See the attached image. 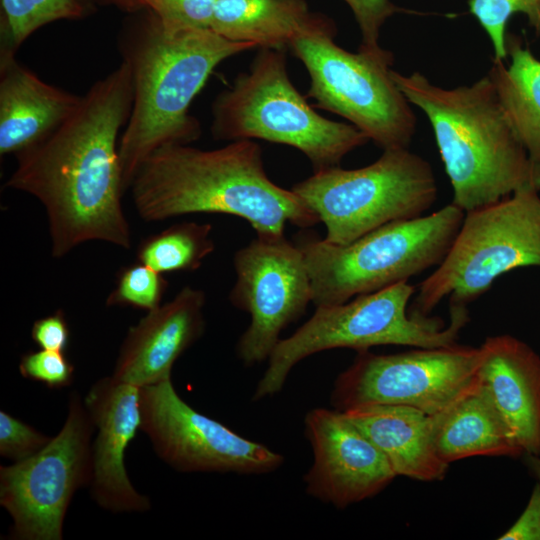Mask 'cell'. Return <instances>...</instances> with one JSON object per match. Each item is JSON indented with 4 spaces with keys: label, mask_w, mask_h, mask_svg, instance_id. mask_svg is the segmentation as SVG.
I'll use <instances>...</instances> for the list:
<instances>
[{
    "label": "cell",
    "mask_w": 540,
    "mask_h": 540,
    "mask_svg": "<svg viewBox=\"0 0 540 540\" xmlns=\"http://www.w3.org/2000/svg\"><path fill=\"white\" fill-rule=\"evenodd\" d=\"M145 221L218 213L246 220L259 237L283 236L287 223L308 228L318 216L291 189L267 176L262 149L253 140L202 150L168 145L139 167L130 186Z\"/></svg>",
    "instance_id": "obj_2"
},
{
    "label": "cell",
    "mask_w": 540,
    "mask_h": 540,
    "mask_svg": "<svg viewBox=\"0 0 540 540\" xmlns=\"http://www.w3.org/2000/svg\"><path fill=\"white\" fill-rule=\"evenodd\" d=\"M210 29L229 41L282 50L303 35L337 32L306 0H215Z\"/></svg>",
    "instance_id": "obj_21"
},
{
    "label": "cell",
    "mask_w": 540,
    "mask_h": 540,
    "mask_svg": "<svg viewBox=\"0 0 540 540\" xmlns=\"http://www.w3.org/2000/svg\"><path fill=\"white\" fill-rule=\"evenodd\" d=\"M335 380L330 402L346 411L366 405H405L430 416L478 382L481 348L459 344L380 355L357 351Z\"/></svg>",
    "instance_id": "obj_12"
},
{
    "label": "cell",
    "mask_w": 540,
    "mask_h": 540,
    "mask_svg": "<svg viewBox=\"0 0 540 540\" xmlns=\"http://www.w3.org/2000/svg\"><path fill=\"white\" fill-rule=\"evenodd\" d=\"M140 410V430L177 471L265 474L284 462L281 454L196 411L171 379L141 387Z\"/></svg>",
    "instance_id": "obj_13"
},
{
    "label": "cell",
    "mask_w": 540,
    "mask_h": 540,
    "mask_svg": "<svg viewBox=\"0 0 540 540\" xmlns=\"http://www.w3.org/2000/svg\"><path fill=\"white\" fill-rule=\"evenodd\" d=\"M167 287L168 282L163 274L138 261L120 270L106 305L133 307L150 312L162 305Z\"/></svg>",
    "instance_id": "obj_27"
},
{
    "label": "cell",
    "mask_w": 540,
    "mask_h": 540,
    "mask_svg": "<svg viewBox=\"0 0 540 540\" xmlns=\"http://www.w3.org/2000/svg\"><path fill=\"white\" fill-rule=\"evenodd\" d=\"M211 230L212 226L207 223L171 225L140 242L137 260L161 274L195 271L215 248Z\"/></svg>",
    "instance_id": "obj_24"
},
{
    "label": "cell",
    "mask_w": 540,
    "mask_h": 540,
    "mask_svg": "<svg viewBox=\"0 0 540 540\" xmlns=\"http://www.w3.org/2000/svg\"><path fill=\"white\" fill-rule=\"evenodd\" d=\"M83 401L97 429L91 452L92 499L113 513L150 510V499L134 488L125 467L126 449L141 429L140 387L106 376L91 386Z\"/></svg>",
    "instance_id": "obj_16"
},
{
    "label": "cell",
    "mask_w": 540,
    "mask_h": 540,
    "mask_svg": "<svg viewBox=\"0 0 540 540\" xmlns=\"http://www.w3.org/2000/svg\"><path fill=\"white\" fill-rule=\"evenodd\" d=\"M304 423L314 455L304 476L310 496L345 508L377 495L397 477L384 454L343 411L314 408Z\"/></svg>",
    "instance_id": "obj_15"
},
{
    "label": "cell",
    "mask_w": 540,
    "mask_h": 540,
    "mask_svg": "<svg viewBox=\"0 0 540 540\" xmlns=\"http://www.w3.org/2000/svg\"><path fill=\"white\" fill-rule=\"evenodd\" d=\"M464 215L451 202L431 214L385 224L345 245L304 239L297 245L309 273L312 302L316 307L344 303L437 267Z\"/></svg>",
    "instance_id": "obj_7"
},
{
    "label": "cell",
    "mask_w": 540,
    "mask_h": 540,
    "mask_svg": "<svg viewBox=\"0 0 540 540\" xmlns=\"http://www.w3.org/2000/svg\"><path fill=\"white\" fill-rule=\"evenodd\" d=\"M499 540H540V484L537 482L519 518Z\"/></svg>",
    "instance_id": "obj_33"
},
{
    "label": "cell",
    "mask_w": 540,
    "mask_h": 540,
    "mask_svg": "<svg viewBox=\"0 0 540 540\" xmlns=\"http://www.w3.org/2000/svg\"><path fill=\"white\" fill-rule=\"evenodd\" d=\"M524 461L531 474L535 477L540 484V453L538 454H524Z\"/></svg>",
    "instance_id": "obj_35"
},
{
    "label": "cell",
    "mask_w": 540,
    "mask_h": 540,
    "mask_svg": "<svg viewBox=\"0 0 540 540\" xmlns=\"http://www.w3.org/2000/svg\"><path fill=\"white\" fill-rule=\"evenodd\" d=\"M0 59L15 57L24 41L44 25L83 18L86 0H1Z\"/></svg>",
    "instance_id": "obj_25"
},
{
    "label": "cell",
    "mask_w": 540,
    "mask_h": 540,
    "mask_svg": "<svg viewBox=\"0 0 540 540\" xmlns=\"http://www.w3.org/2000/svg\"><path fill=\"white\" fill-rule=\"evenodd\" d=\"M392 78L433 129L452 203L468 212L517 191L540 192V163L515 135L488 75L472 84L443 88L420 72Z\"/></svg>",
    "instance_id": "obj_4"
},
{
    "label": "cell",
    "mask_w": 540,
    "mask_h": 540,
    "mask_svg": "<svg viewBox=\"0 0 540 540\" xmlns=\"http://www.w3.org/2000/svg\"><path fill=\"white\" fill-rule=\"evenodd\" d=\"M104 3L113 5L120 10L129 13H136L140 11L150 10L152 6V0H101Z\"/></svg>",
    "instance_id": "obj_34"
},
{
    "label": "cell",
    "mask_w": 540,
    "mask_h": 540,
    "mask_svg": "<svg viewBox=\"0 0 540 540\" xmlns=\"http://www.w3.org/2000/svg\"><path fill=\"white\" fill-rule=\"evenodd\" d=\"M202 290L183 287L169 302L130 327L112 376L137 387L171 379L175 361L204 333Z\"/></svg>",
    "instance_id": "obj_17"
},
{
    "label": "cell",
    "mask_w": 540,
    "mask_h": 540,
    "mask_svg": "<svg viewBox=\"0 0 540 540\" xmlns=\"http://www.w3.org/2000/svg\"><path fill=\"white\" fill-rule=\"evenodd\" d=\"M469 12L489 37L494 58L507 60V24L522 14L537 37H540V0H468Z\"/></svg>",
    "instance_id": "obj_26"
},
{
    "label": "cell",
    "mask_w": 540,
    "mask_h": 540,
    "mask_svg": "<svg viewBox=\"0 0 540 540\" xmlns=\"http://www.w3.org/2000/svg\"><path fill=\"white\" fill-rule=\"evenodd\" d=\"M507 59L493 58L487 75L515 135L540 163V58L515 34H507Z\"/></svg>",
    "instance_id": "obj_23"
},
{
    "label": "cell",
    "mask_w": 540,
    "mask_h": 540,
    "mask_svg": "<svg viewBox=\"0 0 540 540\" xmlns=\"http://www.w3.org/2000/svg\"><path fill=\"white\" fill-rule=\"evenodd\" d=\"M524 189L465 212L441 263L423 280L408 311L428 316L445 298L467 307L502 275L521 267L540 268V195Z\"/></svg>",
    "instance_id": "obj_8"
},
{
    "label": "cell",
    "mask_w": 540,
    "mask_h": 540,
    "mask_svg": "<svg viewBox=\"0 0 540 540\" xmlns=\"http://www.w3.org/2000/svg\"><path fill=\"white\" fill-rule=\"evenodd\" d=\"M50 437L29 424L0 411V455L13 462L27 459L41 450Z\"/></svg>",
    "instance_id": "obj_30"
},
{
    "label": "cell",
    "mask_w": 540,
    "mask_h": 540,
    "mask_svg": "<svg viewBox=\"0 0 540 540\" xmlns=\"http://www.w3.org/2000/svg\"><path fill=\"white\" fill-rule=\"evenodd\" d=\"M414 294V286L404 281L344 303L316 307L307 322L291 336L280 339L268 358L253 400L278 393L298 362L324 350L361 351L379 345L436 348L456 344L469 321L468 309L449 307L448 324L438 316H412L408 308Z\"/></svg>",
    "instance_id": "obj_6"
},
{
    "label": "cell",
    "mask_w": 540,
    "mask_h": 540,
    "mask_svg": "<svg viewBox=\"0 0 540 540\" xmlns=\"http://www.w3.org/2000/svg\"><path fill=\"white\" fill-rule=\"evenodd\" d=\"M291 190L324 223V239L336 245L424 215L438 192L430 163L408 148L383 150L375 162L358 169L315 171Z\"/></svg>",
    "instance_id": "obj_9"
},
{
    "label": "cell",
    "mask_w": 540,
    "mask_h": 540,
    "mask_svg": "<svg viewBox=\"0 0 540 540\" xmlns=\"http://www.w3.org/2000/svg\"><path fill=\"white\" fill-rule=\"evenodd\" d=\"M148 11V18L125 31L118 43L133 87L130 117L119 141L125 191L153 152L200 137V122L189 113L192 101L220 63L256 47L211 29H166Z\"/></svg>",
    "instance_id": "obj_3"
},
{
    "label": "cell",
    "mask_w": 540,
    "mask_h": 540,
    "mask_svg": "<svg viewBox=\"0 0 540 540\" xmlns=\"http://www.w3.org/2000/svg\"><path fill=\"white\" fill-rule=\"evenodd\" d=\"M286 50L260 48L249 69L221 91L212 104L215 139H260L301 151L314 172L339 166L369 139L352 124L318 114L293 85Z\"/></svg>",
    "instance_id": "obj_5"
},
{
    "label": "cell",
    "mask_w": 540,
    "mask_h": 540,
    "mask_svg": "<svg viewBox=\"0 0 540 540\" xmlns=\"http://www.w3.org/2000/svg\"><path fill=\"white\" fill-rule=\"evenodd\" d=\"M95 426L77 392L59 433L31 457L0 466V505L12 518L9 539L61 540L75 492L91 479Z\"/></svg>",
    "instance_id": "obj_11"
},
{
    "label": "cell",
    "mask_w": 540,
    "mask_h": 540,
    "mask_svg": "<svg viewBox=\"0 0 540 540\" xmlns=\"http://www.w3.org/2000/svg\"><path fill=\"white\" fill-rule=\"evenodd\" d=\"M384 454L396 476L442 480L449 469L432 442L431 416L405 405H366L343 411Z\"/></svg>",
    "instance_id": "obj_20"
},
{
    "label": "cell",
    "mask_w": 540,
    "mask_h": 540,
    "mask_svg": "<svg viewBox=\"0 0 540 540\" xmlns=\"http://www.w3.org/2000/svg\"><path fill=\"white\" fill-rule=\"evenodd\" d=\"M352 11L362 42L368 47L379 46L380 31L385 22L401 11L392 0H342Z\"/></svg>",
    "instance_id": "obj_31"
},
{
    "label": "cell",
    "mask_w": 540,
    "mask_h": 540,
    "mask_svg": "<svg viewBox=\"0 0 540 540\" xmlns=\"http://www.w3.org/2000/svg\"><path fill=\"white\" fill-rule=\"evenodd\" d=\"M215 0H152V11L166 29H210Z\"/></svg>",
    "instance_id": "obj_29"
},
{
    "label": "cell",
    "mask_w": 540,
    "mask_h": 540,
    "mask_svg": "<svg viewBox=\"0 0 540 540\" xmlns=\"http://www.w3.org/2000/svg\"><path fill=\"white\" fill-rule=\"evenodd\" d=\"M236 282L229 299L250 314V324L237 343L246 365L268 359L280 334L312 302V287L298 245L283 236L259 237L234 255Z\"/></svg>",
    "instance_id": "obj_14"
},
{
    "label": "cell",
    "mask_w": 540,
    "mask_h": 540,
    "mask_svg": "<svg viewBox=\"0 0 540 540\" xmlns=\"http://www.w3.org/2000/svg\"><path fill=\"white\" fill-rule=\"evenodd\" d=\"M20 374L40 382L51 389L70 385L74 378V366L64 352L40 349L22 355Z\"/></svg>",
    "instance_id": "obj_28"
},
{
    "label": "cell",
    "mask_w": 540,
    "mask_h": 540,
    "mask_svg": "<svg viewBox=\"0 0 540 540\" xmlns=\"http://www.w3.org/2000/svg\"><path fill=\"white\" fill-rule=\"evenodd\" d=\"M336 35L309 34L289 46L306 68L313 107L340 115L383 150L408 148L416 131L411 104L392 78L391 51L338 46Z\"/></svg>",
    "instance_id": "obj_10"
},
{
    "label": "cell",
    "mask_w": 540,
    "mask_h": 540,
    "mask_svg": "<svg viewBox=\"0 0 540 540\" xmlns=\"http://www.w3.org/2000/svg\"><path fill=\"white\" fill-rule=\"evenodd\" d=\"M31 338L40 349L64 352L69 344L70 330L61 309L37 319L31 329Z\"/></svg>",
    "instance_id": "obj_32"
},
{
    "label": "cell",
    "mask_w": 540,
    "mask_h": 540,
    "mask_svg": "<svg viewBox=\"0 0 540 540\" xmlns=\"http://www.w3.org/2000/svg\"><path fill=\"white\" fill-rule=\"evenodd\" d=\"M431 423L434 449L449 465L474 456L524 454L479 378L461 398L431 416Z\"/></svg>",
    "instance_id": "obj_22"
},
{
    "label": "cell",
    "mask_w": 540,
    "mask_h": 540,
    "mask_svg": "<svg viewBox=\"0 0 540 540\" xmlns=\"http://www.w3.org/2000/svg\"><path fill=\"white\" fill-rule=\"evenodd\" d=\"M133 87L128 65L91 85L77 109L49 136L18 154L5 186L43 205L51 254L62 258L89 241L131 247L122 207L119 134L130 117Z\"/></svg>",
    "instance_id": "obj_1"
},
{
    "label": "cell",
    "mask_w": 540,
    "mask_h": 540,
    "mask_svg": "<svg viewBox=\"0 0 540 540\" xmlns=\"http://www.w3.org/2000/svg\"><path fill=\"white\" fill-rule=\"evenodd\" d=\"M81 98L45 82L16 57L0 59V154L17 156L41 142Z\"/></svg>",
    "instance_id": "obj_19"
},
{
    "label": "cell",
    "mask_w": 540,
    "mask_h": 540,
    "mask_svg": "<svg viewBox=\"0 0 540 540\" xmlns=\"http://www.w3.org/2000/svg\"><path fill=\"white\" fill-rule=\"evenodd\" d=\"M480 348L479 381L524 454L540 453L539 354L507 334L487 337Z\"/></svg>",
    "instance_id": "obj_18"
}]
</instances>
